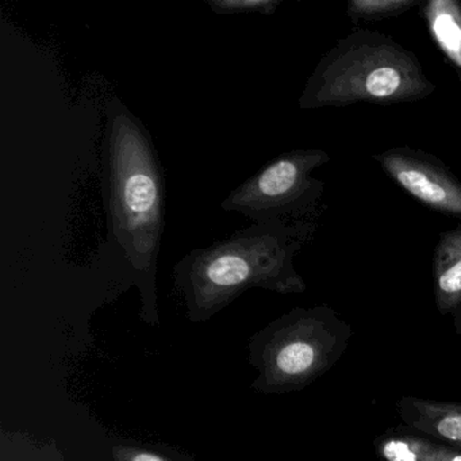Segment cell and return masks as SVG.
<instances>
[{"mask_svg":"<svg viewBox=\"0 0 461 461\" xmlns=\"http://www.w3.org/2000/svg\"><path fill=\"white\" fill-rule=\"evenodd\" d=\"M104 115L102 163L109 242L141 290L149 293L164 234L163 166L144 122L121 99L107 101Z\"/></svg>","mask_w":461,"mask_h":461,"instance_id":"cell-1","label":"cell"},{"mask_svg":"<svg viewBox=\"0 0 461 461\" xmlns=\"http://www.w3.org/2000/svg\"><path fill=\"white\" fill-rule=\"evenodd\" d=\"M314 230L310 222L283 221L240 229L187 253L174 268L177 287L195 314H212L250 287L303 293L294 258Z\"/></svg>","mask_w":461,"mask_h":461,"instance_id":"cell-2","label":"cell"},{"mask_svg":"<svg viewBox=\"0 0 461 461\" xmlns=\"http://www.w3.org/2000/svg\"><path fill=\"white\" fill-rule=\"evenodd\" d=\"M436 85L414 53L379 32L357 31L339 40L315 67L299 109L396 104L426 99Z\"/></svg>","mask_w":461,"mask_h":461,"instance_id":"cell-3","label":"cell"},{"mask_svg":"<svg viewBox=\"0 0 461 461\" xmlns=\"http://www.w3.org/2000/svg\"><path fill=\"white\" fill-rule=\"evenodd\" d=\"M329 161L330 156L321 149L282 153L234 188L221 206L225 212L249 218L253 223L291 222L306 217L317 206L325 187L312 174Z\"/></svg>","mask_w":461,"mask_h":461,"instance_id":"cell-4","label":"cell"},{"mask_svg":"<svg viewBox=\"0 0 461 461\" xmlns=\"http://www.w3.org/2000/svg\"><path fill=\"white\" fill-rule=\"evenodd\" d=\"M272 355V368L280 385L298 388L322 376L341 358L353 336L330 307L294 310L283 318Z\"/></svg>","mask_w":461,"mask_h":461,"instance_id":"cell-5","label":"cell"},{"mask_svg":"<svg viewBox=\"0 0 461 461\" xmlns=\"http://www.w3.org/2000/svg\"><path fill=\"white\" fill-rule=\"evenodd\" d=\"M374 160L412 198L439 214L461 220V182L436 156L396 147L376 153Z\"/></svg>","mask_w":461,"mask_h":461,"instance_id":"cell-6","label":"cell"},{"mask_svg":"<svg viewBox=\"0 0 461 461\" xmlns=\"http://www.w3.org/2000/svg\"><path fill=\"white\" fill-rule=\"evenodd\" d=\"M396 411L409 430L461 452V403L403 396Z\"/></svg>","mask_w":461,"mask_h":461,"instance_id":"cell-7","label":"cell"},{"mask_svg":"<svg viewBox=\"0 0 461 461\" xmlns=\"http://www.w3.org/2000/svg\"><path fill=\"white\" fill-rule=\"evenodd\" d=\"M434 296L441 314H461V223L444 231L434 248Z\"/></svg>","mask_w":461,"mask_h":461,"instance_id":"cell-8","label":"cell"},{"mask_svg":"<svg viewBox=\"0 0 461 461\" xmlns=\"http://www.w3.org/2000/svg\"><path fill=\"white\" fill-rule=\"evenodd\" d=\"M423 15L437 47L449 63L461 72L460 0H431L425 5Z\"/></svg>","mask_w":461,"mask_h":461,"instance_id":"cell-9","label":"cell"},{"mask_svg":"<svg viewBox=\"0 0 461 461\" xmlns=\"http://www.w3.org/2000/svg\"><path fill=\"white\" fill-rule=\"evenodd\" d=\"M376 450L384 461H461L460 450L420 434H385Z\"/></svg>","mask_w":461,"mask_h":461,"instance_id":"cell-10","label":"cell"},{"mask_svg":"<svg viewBox=\"0 0 461 461\" xmlns=\"http://www.w3.org/2000/svg\"><path fill=\"white\" fill-rule=\"evenodd\" d=\"M415 6V0H350L347 14L355 23H379L398 17Z\"/></svg>","mask_w":461,"mask_h":461,"instance_id":"cell-11","label":"cell"},{"mask_svg":"<svg viewBox=\"0 0 461 461\" xmlns=\"http://www.w3.org/2000/svg\"><path fill=\"white\" fill-rule=\"evenodd\" d=\"M210 9L218 15H272L280 6V0H207Z\"/></svg>","mask_w":461,"mask_h":461,"instance_id":"cell-12","label":"cell"},{"mask_svg":"<svg viewBox=\"0 0 461 461\" xmlns=\"http://www.w3.org/2000/svg\"><path fill=\"white\" fill-rule=\"evenodd\" d=\"M131 461H166L160 456L153 455V453L140 452L133 456Z\"/></svg>","mask_w":461,"mask_h":461,"instance_id":"cell-13","label":"cell"}]
</instances>
